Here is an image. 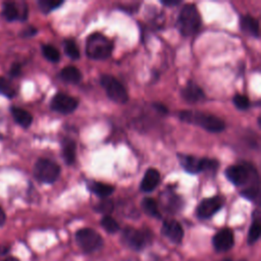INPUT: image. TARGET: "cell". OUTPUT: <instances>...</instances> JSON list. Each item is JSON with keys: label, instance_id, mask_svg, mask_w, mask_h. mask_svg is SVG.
I'll list each match as a JSON object with an SVG mask.
<instances>
[{"label": "cell", "instance_id": "ffe728a7", "mask_svg": "<svg viewBox=\"0 0 261 261\" xmlns=\"http://www.w3.org/2000/svg\"><path fill=\"white\" fill-rule=\"evenodd\" d=\"M61 150H62V157L65 163L68 165L72 164L75 161V152H76L75 142L69 138L63 139Z\"/></svg>", "mask_w": 261, "mask_h": 261}, {"label": "cell", "instance_id": "f35d334b", "mask_svg": "<svg viewBox=\"0 0 261 261\" xmlns=\"http://www.w3.org/2000/svg\"><path fill=\"white\" fill-rule=\"evenodd\" d=\"M1 261H20L17 257H14V256H8V257H6V258H4V259H2Z\"/></svg>", "mask_w": 261, "mask_h": 261}, {"label": "cell", "instance_id": "9a60e30c", "mask_svg": "<svg viewBox=\"0 0 261 261\" xmlns=\"http://www.w3.org/2000/svg\"><path fill=\"white\" fill-rule=\"evenodd\" d=\"M159 181H160L159 171L155 168H149L146 170L142 178V181L140 184V189L145 193L152 192L153 190H155V188H157Z\"/></svg>", "mask_w": 261, "mask_h": 261}, {"label": "cell", "instance_id": "4fadbf2b", "mask_svg": "<svg viewBox=\"0 0 261 261\" xmlns=\"http://www.w3.org/2000/svg\"><path fill=\"white\" fill-rule=\"evenodd\" d=\"M2 15L8 21L24 20L28 16V7L24 6L19 10V7L14 2H4L2 5Z\"/></svg>", "mask_w": 261, "mask_h": 261}, {"label": "cell", "instance_id": "e575fe53", "mask_svg": "<svg viewBox=\"0 0 261 261\" xmlns=\"http://www.w3.org/2000/svg\"><path fill=\"white\" fill-rule=\"evenodd\" d=\"M181 3L180 0H161V4L170 7V6H176Z\"/></svg>", "mask_w": 261, "mask_h": 261}, {"label": "cell", "instance_id": "7402d4cb", "mask_svg": "<svg viewBox=\"0 0 261 261\" xmlns=\"http://www.w3.org/2000/svg\"><path fill=\"white\" fill-rule=\"evenodd\" d=\"M164 201H162V206L163 208L168 212V213H175L178 210H180L182 203L180 198L173 194L169 193L168 195H164Z\"/></svg>", "mask_w": 261, "mask_h": 261}, {"label": "cell", "instance_id": "d6a6232c", "mask_svg": "<svg viewBox=\"0 0 261 261\" xmlns=\"http://www.w3.org/2000/svg\"><path fill=\"white\" fill-rule=\"evenodd\" d=\"M21 72V65L19 63H13L9 69V75L12 77H16Z\"/></svg>", "mask_w": 261, "mask_h": 261}, {"label": "cell", "instance_id": "83f0119b", "mask_svg": "<svg viewBox=\"0 0 261 261\" xmlns=\"http://www.w3.org/2000/svg\"><path fill=\"white\" fill-rule=\"evenodd\" d=\"M219 167V162L213 158H201V172L215 173Z\"/></svg>", "mask_w": 261, "mask_h": 261}, {"label": "cell", "instance_id": "d590c367", "mask_svg": "<svg viewBox=\"0 0 261 261\" xmlns=\"http://www.w3.org/2000/svg\"><path fill=\"white\" fill-rule=\"evenodd\" d=\"M153 107H154L157 111H159L160 113L165 114V113L168 112V109L166 108V106L163 105V104H161V103H153Z\"/></svg>", "mask_w": 261, "mask_h": 261}, {"label": "cell", "instance_id": "cb8c5ba5", "mask_svg": "<svg viewBox=\"0 0 261 261\" xmlns=\"http://www.w3.org/2000/svg\"><path fill=\"white\" fill-rule=\"evenodd\" d=\"M260 233H261V225H260L259 219L258 217H254L248 231V238H247L248 245L255 244L259 240Z\"/></svg>", "mask_w": 261, "mask_h": 261}, {"label": "cell", "instance_id": "277c9868", "mask_svg": "<svg viewBox=\"0 0 261 261\" xmlns=\"http://www.w3.org/2000/svg\"><path fill=\"white\" fill-rule=\"evenodd\" d=\"M113 49V43L101 33L90 35L86 43V53L89 58L102 60L108 58Z\"/></svg>", "mask_w": 261, "mask_h": 261}, {"label": "cell", "instance_id": "7a4b0ae2", "mask_svg": "<svg viewBox=\"0 0 261 261\" xmlns=\"http://www.w3.org/2000/svg\"><path fill=\"white\" fill-rule=\"evenodd\" d=\"M178 116L182 121L198 125L211 133H219L225 128V123L221 118L201 111L182 110Z\"/></svg>", "mask_w": 261, "mask_h": 261}, {"label": "cell", "instance_id": "2e32d148", "mask_svg": "<svg viewBox=\"0 0 261 261\" xmlns=\"http://www.w3.org/2000/svg\"><path fill=\"white\" fill-rule=\"evenodd\" d=\"M177 158L181 167L189 173H199L201 172V158L192 155L177 154Z\"/></svg>", "mask_w": 261, "mask_h": 261}, {"label": "cell", "instance_id": "4dcf8cb0", "mask_svg": "<svg viewBox=\"0 0 261 261\" xmlns=\"http://www.w3.org/2000/svg\"><path fill=\"white\" fill-rule=\"evenodd\" d=\"M95 210L99 213L108 215L113 210V202L111 200L104 199L95 206Z\"/></svg>", "mask_w": 261, "mask_h": 261}, {"label": "cell", "instance_id": "8d00e7d4", "mask_svg": "<svg viewBox=\"0 0 261 261\" xmlns=\"http://www.w3.org/2000/svg\"><path fill=\"white\" fill-rule=\"evenodd\" d=\"M5 221H6V214L3 208L0 206V227H2L5 224Z\"/></svg>", "mask_w": 261, "mask_h": 261}, {"label": "cell", "instance_id": "4316f807", "mask_svg": "<svg viewBox=\"0 0 261 261\" xmlns=\"http://www.w3.org/2000/svg\"><path fill=\"white\" fill-rule=\"evenodd\" d=\"M42 53L44 55V57L51 61V62H58L60 59V54L59 51L52 45H43L42 46Z\"/></svg>", "mask_w": 261, "mask_h": 261}, {"label": "cell", "instance_id": "484cf974", "mask_svg": "<svg viewBox=\"0 0 261 261\" xmlns=\"http://www.w3.org/2000/svg\"><path fill=\"white\" fill-rule=\"evenodd\" d=\"M63 3L62 0H39L38 6L43 13H49L60 7Z\"/></svg>", "mask_w": 261, "mask_h": 261}, {"label": "cell", "instance_id": "30bf717a", "mask_svg": "<svg viewBox=\"0 0 261 261\" xmlns=\"http://www.w3.org/2000/svg\"><path fill=\"white\" fill-rule=\"evenodd\" d=\"M223 206V199L220 196L206 198L200 202L196 209V215L200 219H209Z\"/></svg>", "mask_w": 261, "mask_h": 261}, {"label": "cell", "instance_id": "f1b7e54d", "mask_svg": "<svg viewBox=\"0 0 261 261\" xmlns=\"http://www.w3.org/2000/svg\"><path fill=\"white\" fill-rule=\"evenodd\" d=\"M0 93L9 99L13 98L16 94L12 84L3 76H0Z\"/></svg>", "mask_w": 261, "mask_h": 261}, {"label": "cell", "instance_id": "52a82bcc", "mask_svg": "<svg viewBox=\"0 0 261 261\" xmlns=\"http://www.w3.org/2000/svg\"><path fill=\"white\" fill-rule=\"evenodd\" d=\"M34 176L41 182L53 184L60 174V166L47 158H39L34 165Z\"/></svg>", "mask_w": 261, "mask_h": 261}, {"label": "cell", "instance_id": "1f68e13d", "mask_svg": "<svg viewBox=\"0 0 261 261\" xmlns=\"http://www.w3.org/2000/svg\"><path fill=\"white\" fill-rule=\"evenodd\" d=\"M232 102H233L234 106L240 110L248 109L250 106V101H249L248 97L245 95H241V94L234 95L232 98Z\"/></svg>", "mask_w": 261, "mask_h": 261}, {"label": "cell", "instance_id": "44dd1931", "mask_svg": "<svg viewBox=\"0 0 261 261\" xmlns=\"http://www.w3.org/2000/svg\"><path fill=\"white\" fill-rule=\"evenodd\" d=\"M59 77L65 83L77 84L82 79V73L79 68L73 65H69L60 70Z\"/></svg>", "mask_w": 261, "mask_h": 261}, {"label": "cell", "instance_id": "3957f363", "mask_svg": "<svg viewBox=\"0 0 261 261\" xmlns=\"http://www.w3.org/2000/svg\"><path fill=\"white\" fill-rule=\"evenodd\" d=\"M201 16L196 5L189 3L186 4L179 11L176 27L178 32L185 36H193L201 27Z\"/></svg>", "mask_w": 261, "mask_h": 261}, {"label": "cell", "instance_id": "ba28073f", "mask_svg": "<svg viewBox=\"0 0 261 261\" xmlns=\"http://www.w3.org/2000/svg\"><path fill=\"white\" fill-rule=\"evenodd\" d=\"M100 83L110 100L116 103H125L128 100V94L125 88L114 76L103 74L100 79Z\"/></svg>", "mask_w": 261, "mask_h": 261}, {"label": "cell", "instance_id": "5b68a950", "mask_svg": "<svg viewBox=\"0 0 261 261\" xmlns=\"http://www.w3.org/2000/svg\"><path fill=\"white\" fill-rule=\"evenodd\" d=\"M121 243L134 251H142L153 241V234L149 229H138L127 226L121 232Z\"/></svg>", "mask_w": 261, "mask_h": 261}, {"label": "cell", "instance_id": "8fae6325", "mask_svg": "<svg viewBox=\"0 0 261 261\" xmlns=\"http://www.w3.org/2000/svg\"><path fill=\"white\" fill-rule=\"evenodd\" d=\"M212 245L217 252H227L234 245L233 232L230 228L224 227L218 230L212 238Z\"/></svg>", "mask_w": 261, "mask_h": 261}, {"label": "cell", "instance_id": "74e56055", "mask_svg": "<svg viewBox=\"0 0 261 261\" xmlns=\"http://www.w3.org/2000/svg\"><path fill=\"white\" fill-rule=\"evenodd\" d=\"M10 250V246L8 245H1L0 246V256H5Z\"/></svg>", "mask_w": 261, "mask_h": 261}, {"label": "cell", "instance_id": "7c38bea8", "mask_svg": "<svg viewBox=\"0 0 261 261\" xmlns=\"http://www.w3.org/2000/svg\"><path fill=\"white\" fill-rule=\"evenodd\" d=\"M161 233L173 244H180L184 239V228L175 219H166L161 226Z\"/></svg>", "mask_w": 261, "mask_h": 261}, {"label": "cell", "instance_id": "6da1fadb", "mask_svg": "<svg viewBox=\"0 0 261 261\" xmlns=\"http://www.w3.org/2000/svg\"><path fill=\"white\" fill-rule=\"evenodd\" d=\"M226 178L236 187H243L242 197L255 201L259 197V175L254 165L242 163L230 165L225 169Z\"/></svg>", "mask_w": 261, "mask_h": 261}, {"label": "cell", "instance_id": "836d02e7", "mask_svg": "<svg viewBox=\"0 0 261 261\" xmlns=\"http://www.w3.org/2000/svg\"><path fill=\"white\" fill-rule=\"evenodd\" d=\"M38 30L34 27H29L27 29H24L22 32H21V36L22 37H32V36H35L37 34Z\"/></svg>", "mask_w": 261, "mask_h": 261}, {"label": "cell", "instance_id": "d6986e66", "mask_svg": "<svg viewBox=\"0 0 261 261\" xmlns=\"http://www.w3.org/2000/svg\"><path fill=\"white\" fill-rule=\"evenodd\" d=\"M10 112L15 122L23 128H28L32 124L33 116L29 111L16 106H12L10 108Z\"/></svg>", "mask_w": 261, "mask_h": 261}, {"label": "cell", "instance_id": "9c48e42d", "mask_svg": "<svg viewBox=\"0 0 261 261\" xmlns=\"http://www.w3.org/2000/svg\"><path fill=\"white\" fill-rule=\"evenodd\" d=\"M79 105V100L69 95L58 93L54 95L50 102V107L52 110L61 113V114H69L73 112Z\"/></svg>", "mask_w": 261, "mask_h": 261}, {"label": "cell", "instance_id": "f546056e", "mask_svg": "<svg viewBox=\"0 0 261 261\" xmlns=\"http://www.w3.org/2000/svg\"><path fill=\"white\" fill-rule=\"evenodd\" d=\"M64 52L71 59L80 58V50L73 40H65L64 41Z\"/></svg>", "mask_w": 261, "mask_h": 261}, {"label": "cell", "instance_id": "ac0fdd59", "mask_svg": "<svg viewBox=\"0 0 261 261\" xmlns=\"http://www.w3.org/2000/svg\"><path fill=\"white\" fill-rule=\"evenodd\" d=\"M88 190L91 191L93 194H95L96 196L106 199L108 196H110L113 192H114V187L109 185V184H105V182H101V181H95V180H91L87 184Z\"/></svg>", "mask_w": 261, "mask_h": 261}, {"label": "cell", "instance_id": "e0dca14e", "mask_svg": "<svg viewBox=\"0 0 261 261\" xmlns=\"http://www.w3.org/2000/svg\"><path fill=\"white\" fill-rule=\"evenodd\" d=\"M240 27L244 34L259 38V21L251 15H244L241 17Z\"/></svg>", "mask_w": 261, "mask_h": 261}, {"label": "cell", "instance_id": "8992f818", "mask_svg": "<svg viewBox=\"0 0 261 261\" xmlns=\"http://www.w3.org/2000/svg\"><path fill=\"white\" fill-rule=\"evenodd\" d=\"M74 239L80 249L86 254L100 250L104 244L100 233L90 227L79 229L74 234Z\"/></svg>", "mask_w": 261, "mask_h": 261}, {"label": "cell", "instance_id": "603a6c76", "mask_svg": "<svg viewBox=\"0 0 261 261\" xmlns=\"http://www.w3.org/2000/svg\"><path fill=\"white\" fill-rule=\"evenodd\" d=\"M143 211L148 214L151 217H155L160 219L161 218V212L159 210L157 202L152 198H144L141 203Z\"/></svg>", "mask_w": 261, "mask_h": 261}, {"label": "cell", "instance_id": "5bb4252c", "mask_svg": "<svg viewBox=\"0 0 261 261\" xmlns=\"http://www.w3.org/2000/svg\"><path fill=\"white\" fill-rule=\"evenodd\" d=\"M180 95L182 99L189 103H196L204 99L205 94L203 90L195 83L188 82L187 85L182 88Z\"/></svg>", "mask_w": 261, "mask_h": 261}, {"label": "cell", "instance_id": "d4e9b609", "mask_svg": "<svg viewBox=\"0 0 261 261\" xmlns=\"http://www.w3.org/2000/svg\"><path fill=\"white\" fill-rule=\"evenodd\" d=\"M100 224L108 233H115L120 229L118 222L110 215H104L100 221Z\"/></svg>", "mask_w": 261, "mask_h": 261}]
</instances>
